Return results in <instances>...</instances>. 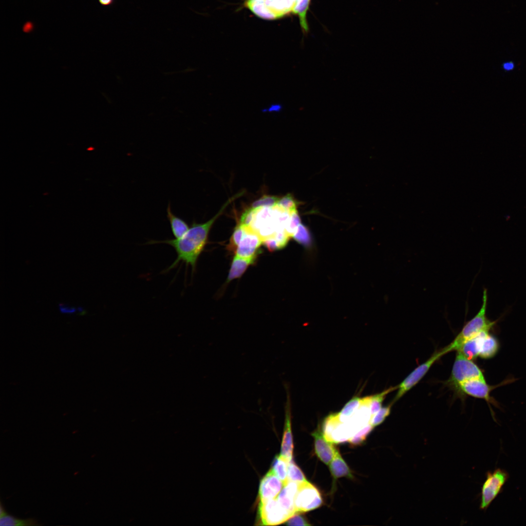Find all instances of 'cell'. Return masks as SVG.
Returning <instances> with one entry per match:
<instances>
[{
  "label": "cell",
  "mask_w": 526,
  "mask_h": 526,
  "mask_svg": "<svg viewBox=\"0 0 526 526\" xmlns=\"http://www.w3.org/2000/svg\"><path fill=\"white\" fill-rule=\"evenodd\" d=\"M365 397L361 398L354 397L350 400L343 407L341 410L336 413L337 417L340 423L347 422L364 403Z\"/></svg>",
  "instance_id": "obj_19"
},
{
  "label": "cell",
  "mask_w": 526,
  "mask_h": 526,
  "mask_svg": "<svg viewBox=\"0 0 526 526\" xmlns=\"http://www.w3.org/2000/svg\"><path fill=\"white\" fill-rule=\"evenodd\" d=\"M300 513H296L291 516L286 522L289 526H310L307 520Z\"/></svg>",
  "instance_id": "obj_34"
},
{
  "label": "cell",
  "mask_w": 526,
  "mask_h": 526,
  "mask_svg": "<svg viewBox=\"0 0 526 526\" xmlns=\"http://www.w3.org/2000/svg\"><path fill=\"white\" fill-rule=\"evenodd\" d=\"M59 308L60 312L63 314H71L74 313L76 311V309L75 307L64 303H60Z\"/></svg>",
  "instance_id": "obj_36"
},
{
  "label": "cell",
  "mask_w": 526,
  "mask_h": 526,
  "mask_svg": "<svg viewBox=\"0 0 526 526\" xmlns=\"http://www.w3.org/2000/svg\"><path fill=\"white\" fill-rule=\"evenodd\" d=\"M0 525L4 526H38L37 521L33 518L20 519L9 515L7 513L0 517Z\"/></svg>",
  "instance_id": "obj_24"
},
{
  "label": "cell",
  "mask_w": 526,
  "mask_h": 526,
  "mask_svg": "<svg viewBox=\"0 0 526 526\" xmlns=\"http://www.w3.org/2000/svg\"><path fill=\"white\" fill-rule=\"evenodd\" d=\"M263 244L268 250L271 252L280 249L276 240L273 236L269 237L263 240Z\"/></svg>",
  "instance_id": "obj_35"
},
{
  "label": "cell",
  "mask_w": 526,
  "mask_h": 526,
  "mask_svg": "<svg viewBox=\"0 0 526 526\" xmlns=\"http://www.w3.org/2000/svg\"><path fill=\"white\" fill-rule=\"evenodd\" d=\"M285 387L286 391V400L284 406V425L280 455L290 461L292 459L293 451V436L291 429V407L288 387L287 385H285Z\"/></svg>",
  "instance_id": "obj_9"
},
{
  "label": "cell",
  "mask_w": 526,
  "mask_h": 526,
  "mask_svg": "<svg viewBox=\"0 0 526 526\" xmlns=\"http://www.w3.org/2000/svg\"><path fill=\"white\" fill-rule=\"evenodd\" d=\"M256 258H244L236 255L234 257L227 276V282L241 277Z\"/></svg>",
  "instance_id": "obj_16"
},
{
  "label": "cell",
  "mask_w": 526,
  "mask_h": 526,
  "mask_svg": "<svg viewBox=\"0 0 526 526\" xmlns=\"http://www.w3.org/2000/svg\"><path fill=\"white\" fill-rule=\"evenodd\" d=\"M289 461L280 455H277L273 462L271 469L283 482V485L288 482V467Z\"/></svg>",
  "instance_id": "obj_21"
},
{
  "label": "cell",
  "mask_w": 526,
  "mask_h": 526,
  "mask_svg": "<svg viewBox=\"0 0 526 526\" xmlns=\"http://www.w3.org/2000/svg\"><path fill=\"white\" fill-rule=\"evenodd\" d=\"M501 67L505 72H508L515 69V64L513 61H507L502 63Z\"/></svg>",
  "instance_id": "obj_37"
},
{
  "label": "cell",
  "mask_w": 526,
  "mask_h": 526,
  "mask_svg": "<svg viewBox=\"0 0 526 526\" xmlns=\"http://www.w3.org/2000/svg\"><path fill=\"white\" fill-rule=\"evenodd\" d=\"M292 237L296 242L305 247L311 246L312 244V237L309 230L301 223Z\"/></svg>",
  "instance_id": "obj_25"
},
{
  "label": "cell",
  "mask_w": 526,
  "mask_h": 526,
  "mask_svg": "<svg viewBox=\"0 0 526 526\" xmlns=\"http://www.w3.org/2000/svg\"><path fill=\"white\" fill-rule=\"evenodd\" d=\"M312 435L314 438L317 456L323 463L329 465L338 450L336 449L334 443L326 440L320 429L315 431Z\"/></svg>",
  "instance_id": "obj_13"
},
{
  "label": "cell",
  "mask_w": 526,
  "mask_h": 526,
  "mask_svg": "<svg viewBox=\"0 0 526 526\" xmlns=\"http://www.w3.org/2000/svg\"><path fill=\"white\" fill-rule=\"evenodd\" d=\"M258 514L261 525L265 526L281 524L292 516L280 505L276 498L260 501Z\"/></svg>",
  "instance_id": "obj_8"
},
{
  "label": "cell",
  "mask_w": 526,
  "mask_h": 526,
  "mask_svg": "<svg viewBox=\"0 0 526 526\" xmlns=\"http://www.w3.org/2000/svg\"><path fill=\"white\" fill-rule=\"evenodd\" d=\"M310 0H297L292 12L299 16L300 24L304 33H307L309 30L306 20V13L308 9Z\"/></svg>",
  "instance_id": "obj_22"
},
{
  "label": "cell",
  "mask_w": 526,
  "mask_h": 526,
  "mask_svg": "<svg viewBox=\"0 0 526 526\" xmlns=\"http://www.w3.org/2000/svg\"><path fill=\"white\" fill-rule=\"evenodd\" d=\"M263 240L256 232L248 227L236 250V255L244 258H256L261 253Z\"/></svg>",
  "instance_id": "obj_10"
},
{
  "label": "cell",
  "mask_w": 526,
  "mask_h": 526,
  "mask_svg": "<svg viewBox=\"0 0 526 526\" xmlns=\"http://www.w3.org/2000/svg\"><path fill=\"white\" fill-rule=\"evenodd\" d=\"M6 514V512L4 511V509L2 507V505H0V517H2V516H4Z\"/></svg>",
  "instance_id": "obj_40"
},
{
  "label": "cell",
  "mask_w": 526,
  "mask_h": 526,
  "mask_svg": "<svg viewBox=\"0 0 526 526\" xmlns=\"http://www.w3.org/2000/svg\"><path fill=\"white\" fill-rule=\"evenodd\" d=\"M299 483L288 481L276 497L280 505L292 516L296 513L295 498L298 491Z\"/></svg>",
  "instance_id": "obj_14"
},
{
  "label": "cell",
  "mask_w": 526,
  "mask_h": 526,
  "mask_svg": "<svg viewBox=\"0 0 526 526\" xmlns=\"http://www.w3.org/2000/svg\"><path fill=\"white\" fill-rule=\"evenodd\" d=\"M283 487V482L271 469L261 481L259 490L260 501L276 498Z\"/></svg>",
  "instance_id": "obj_12"
},
{
  "label": "cell",
  "mask_w": 526,
  "mask_h": 526,
  "mask_svg": "<svg viewBox=\"0 0 526 526\" xmlns=\"http://www.w3.org/2000/svg\"><path fill=\"white\" fill-rule=\"evenodd\" d=\"M299 204L293 196L288 193L283 197L281 198L277 205L290 213L297 210V207Z\"/></svg>",
  "instance_id": "obj_30"
},
{
  "label": "cell",
  "mask_w": 526,
  "mask_h": 526,
  "mask_svg": "<svg viewBox=\"0 0 526 526\" xmlns=\"http://www.w3.org/2000/svg\"><path fill=\"white\" fill-rule=\"evenodd\" d=\"M300 224L301 219L297 209L290 213V217L285 226V231L291 238L296 232Z\"/></svg>",
  "instance_id": "obj_29"
},
{
  "label": "cell",
  "mask_w": 526,
  "mask_h": 526,
  "mask_svg": "<svg viewBox=\"0 0 526 526\" xmlns=\"http://www.w3.org/2000/svg\"><path fill=\"white\" fill-rule=\"evenodd\" d=\"M282 109V105L279 104H273L271 105L270 106V107H268V108L263 109V112H268L269 113H272V112L279 113L280 111H281Z\"/></svg>",
  "instance_id": "obj_38"
},
{
  "label": "cell",
  "mask_w": 526,
  "mask_h": 526,
  "mask_svg": "<svg viewBox=\"0 0 526 526\" xmlns=\"http://www.w3.org/2000/svg\"><path fill=\"white\" fill-rule=\"evenodd\" d=\"M241 194V193L238 194L228 200L219 212L208 221L201 224L193 222L191 227L181 237L159 241L151 240L148 242L147 244H166L174 249L177 258L166 271L176 267L180 263H185L187 266L190 265L192 270H194L198 259L207 244L212 225L228 204Z\"/></svg>",
  "instance_id": "obj_1"
},
{
  "label": "cell",
  "mask_w": 526,
  "mask_h": 526,
  "mask_svg": "<svg viewBox=\"0 0 526 526\" xmlns=\"http://www.w3.org/2000/svg\"><path fill=\"white\" fill-rule=\"evenodd\" d=\"M392 404L381 407L371 418L370 423L374 427L381 424L390 414Z\"/></svg>",
  "instance_id": "obj_32"
},
{
  "label": "cell",
  "mask_w": 526,
  "mask_h": 526,
  "mask_svg": "<svg viewBox=\"0 0 526 526\" xmlns=\"http://www.w3.org/2000/svg\"><path fill=\"white\" fill-rule=\"evenodd\" d=\"M494 386L488 385L485 378H475L460 383L456 389L463 394L490 402L489 395Z\"/></svg>",
  "instance_id": "obj_11"
},
{
  "label": "cell",
  "mask_w": 526,
  "mask_h": 526,
  "mask_svg": "<svg viewBox=\"0 0 526 526\" xmlns=\"http://www.w3.org/2000/svg\"><path fill=\"white\" fill-rule=\"evenodd\" d=\"M297 0H247L246 6L264 19H275L292 11Z\"/></svg>",
  "instance_id": "obj_3"
},
{
  "label": "cell",
  "mask_w": 526,
  "mask_h": 526,
  "mask_svg": "<svg viewBox=\"0 0 526 526\" xmlns=\"http://www.w3.org/2000/svg\"><path fill=\"white\" fill-rule=\"evenodd\" d=\"M288 480L299 484L307 481L303 472L293 459L290 461L288 464Z\"/></svg>",
  "instance_id": "obj_27"
},
{
  "label": "cell",
  "mask_w": 526,
  "mask_h": 526,
  "mask_svg": "<svg viewBox=\"0 0 526 526\" xmlns=\"http://www.w3.org/2000/svg\"><path fill=\"white\" fill-rule=\"evenodd\" d=\"M323 504L321 495L318 489L308 481L299 484L295 498L297 513H302L315 509Z\"/></svg>",
  "instance_id": "obj_7"
},
{
  "label": "cell",
  "mask_w": 526,
  "mask_h": 526,
  "mask_svg": "<svg viewBox=\"0 0 526 526\" xmlns=\"http://www.w3.org/2000/svg\"><path fill=\"white\" fill-rule=\"evenodd\" d=\"M247 227L240 224L236 226L227 246L228 250L230 251H236L242 238L247 231Z\"/></svg>",
  "instance_id": "obj_26"
},
{
  "label": "cell",
  "mask_w": 526,
  "mask_h": 526,
  "mask_svg": "<svg viewBox=\"0 0 526 526\" xmlns=\"http://www.w3.org/2000/svg\"><path fill=\"white\" fill-rule=\"evenodd\" d=\"M488 332H481L464 341L456 351H459L469 359L479 357L481 341Z\"/></svg>",
  "instance_id": "obj_15"
},
{
  "label": "cell",
  "mask_w": 526,
  "mask_h": 526,
  "mask_svg": "<svg viewBox=\"0 0 526 526\" xmlns=\"http://www.w3.org/2000/svg\"><path fill=\"white\" fill-rule=\"evenodd\" d=\"M280 198L276 196L264 195L256 200L251 205L253 208L260 207H273L277 205Z\"/></svg>",
  "instance_id": "obj_31"
},
{
  "label": "cell",
  "mask_w": 526,
  "mask_h": 526,
  "mask_svg": "<svg viewBox=\"0 0 526 526\" xmlns=\"http://www.w3.org/2000/svg\"><path fill=\"white\" fill-rule=\"evenodd\" d=\"M451 352L448 345L441 350L435 352L426 361L417 367L397 386V392L392 402L394 403L410 390L425 376L432 366L439 358Z\"/></svg>",
  "instance_id": "obj_6"
},
{
  "label": "cell",
  "mask_w": 526,
  "mask_h": 526,
  "mask_svg": "<svg viewBox=\"0 0 526 526\" xmlns=\"http://www.w3.org/2000/svg\"><path fill=\"white\" fill-rule=\"evenodd\" d=\"M475 378H485L482 372L472 360L467 358L459 351H456L448 383L456 388L460 383Z\"/></svg>",
  "instance_id": "obj_5"
},
{
  "label": "cell",
  "mask_w": 526,
  "mask_h": 526,
  "mask_svg": "<svg viewBox=\"0 0 526 526\" xmlns=\"http://www.w3.org/2000/svg\"><path fill=\"white\" fill-rule=\"evenodd\" d=\"M255 212V208L251 207L246 209L242 214L239 224L249 227L253 220Z\"/></svg>",
  "instance_id": "obj_33"
},
{
  "label": "cell",
  "mask_w": 526,
  "mask_h": 526,
  "mask_svg": "<svg viewBox=\"0 0 526 526\" xmlns=\"http://www.w3.org/2000/svg\"><path fill=\"white\" fill-rule=\"evenodd\" d=\"M167 218L172 234L175 239L183 236L189 229L188 225L184 220L175 215L171 211L170 203L167 208Z\"/></svg>",
  "instance_id": "obj_18"
},
{
  "label": "cell",
  "mask_w": 526,
  "mask_h": 526,
  "mask_svg": "<svg viewBox=\"0 0 526 526\" xmlns=\"http://www.w3.org/2000/svg\"><path fill=\"white\" fill-rule=\"evenodd\" d=\"M482 306L476 315L463 327L454 339L449 345L451 351L456 350L466 340L483 332H489L496 323L486 316L488 294L484 289Z\"/></svg>",
  "instance_id": "obj_2"
},
{
  "label": "cell",
  "mask_w": 526,
  "mask_h": 526,
  "mask_svg": "<svg viewBox=\"0 0 526 526\" xmlns=\"http://www.w3.org/2000/svg\"><path fill=\"white\" fill-rule=\"evenodd\" d=\"M374 428V427L371 423H368L354 434L349 439L348 442L353 446L361 444L366 440Z\"/></svg>",
  "instance_id": "obj_28"
},
{
  "label": "cell",
  "mask_w": 526,
  "mask_h": 526,
  "mask_svg": "<svg viewBox=\"0 0 526 526\" xmlns=\"http://www.w3.org/2000/svg\"><path fill=\"white\" fill-rule=\"evenodd\" d=\"M99 3L102 6L107 7L112 5L115 0H98Z\"/></svg>",
  "instance_id": "obj_39"
},
{
  "label": "cell",
  "mask_w": 526,
  "mask_h": 526,
  "mask_svg": "<svg viewBox=\"0 0 526 526\" xmlns=\"http://www.w3.org/2000/svg\"><path fill=\"white\" fill-rule=\"evenodd\" d=\"M509 477L505 470L497 468L488 471L481 488L480 508L486 510L493 500L501 493Z\"/></svg>",
  "instance_id": "obj_4"
},
{
  "label": "cell",
  "mask_w": 526,
  "mask_h": 526,
  "mask_svg": "<svg viewBox=\"0 0 526 526\" xmlns=\"http://www.w3.org/2000/svg\"><path fill=\"white\" fill-rule=\"evenodd\" d=\"M498 348L497 340L488 333L481 341L479 357L484 359L490 358L495 356Z\"/></svg>",
  "instance_id": "obj_20"
},
{
  "label": "cell",
  "mask_w": 526,
  "mask_h": 526,
  "mask_svg": "<svg viewBox=\"0 0 526 526\" xmlns=\"http://www.w3.org/2000/svg\"><path fill=\"white\" fill-rule=\"evenodd\" d=\"M329 465L330 470L334 479H337L343 477L349 478L353 477L350 468L342 458L338 450Z\"/></svg>",
  "instance_id": "obj_17"
},
{
  "label": "cell",
  "mask_w": 526,
  "mask_h": 526,
  "mask_svg": "<svg viewBox=\"0 0 526 526\" xmlns=\"http://www.w3.org/2000/svg\"><path fill=\"white\" fill-rule=\"evenodd\" d=\"M396 389L397 386L394 387H391L380 393L370 396L369 406L371 418L381 409L382 402L386 396L389 393Z\"/></svg>",
  "instance_id": "obj_23"
}]
</instances>
